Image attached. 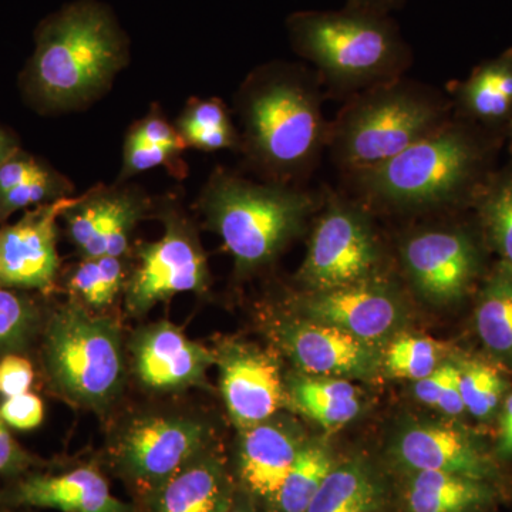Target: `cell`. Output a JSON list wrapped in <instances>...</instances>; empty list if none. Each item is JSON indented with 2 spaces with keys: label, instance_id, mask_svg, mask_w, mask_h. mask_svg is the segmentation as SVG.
Returning <instances> with one entry per match:
<instances>
[{
  "label": "cell",
  "instance_id": "cell-7",
  "mask_svg": "<svg viewBox=\"0 0 512 512\" xmlns=\"http://www.w3.org/2000/svg\"><path fill=\"white\" fill-rule=\"evenodd\" d=\"M43 330V367L53 390L84 409H107L126 379L119 323L72 301Z\"/></svg>",
  "mask_w": 512,
  "mask_h": 512
},
{
  "label": "cell",
  "instance_id": "cell-11",
  "mask_svg": "<svg viewBox=\"0 0 512 512\" xmlns=\"http://www.w3.org/2000/svg\"><path fill=\"white\" fill-rule=\"evenodd\" d=\"M210 437L208 427L191 417H144L124 431L114 458L124 476L148 494L208 450Z\"/></svg>",
  "mask_w": 512,
  "mask_h": 512
},
{
  "label": "cell",
  "instance_id": "cell-15",
  "mask_svg": "<svg viewBox=\"0 0 512 512\" xmlns=\"http://www.w3.org/2000/svg\"><path fill=\"white\" fill-rule=\"evenodd\" d=\"M130 353L138 382L158 393L207 386L208 370L217 363V353L167 320L138 330Z\"/></svg>",
  "mask_w": 512,
  "mask_h": 512
},
{
  "label": "cell",
  "instance_id": "cell-21",
  "mask_svg": "<svg viewBox=\"0 0 512 512\" xmlns=\"http://www.w3.org/2000/svg\"><path fill=\"white\" fill-rule=\"evenodd\" d=\"M228 501L224 467L210 448L147 494L148 512H220Z\"/></svg>",
  "mask_w": 512,
  "mask_h": 512
},
{
  "label": "cell",
  "instance_id": "cell-42",
  "mask_svg": "<svg viewBox=\"0 0 512 512\" xmlns=\"http://www.w3.org/2000/svg\"><path fill=\"white\" fill-rule=\"evenodd\" d=\"M406 0H346V6L369 10V12L392 15L393 10L402 8Z\"/></svg>",
  "mask_w": 512,
  "mask_h": 512
},
{
  "label": "cell",
  "instance_id": "cell-1",
  "mask_svg": "<svg viewBox=\"0 0 512 512\" xmlns=\"http://www.w3.org/2000/svg\"><path fill=\"white\" fill-rule=\"evenodd\" d=\"M328 99L312 67L271 62L255 67L234 97L241 150L269 183L303 185L328 148Z\"/></svg>",
  "mask_w": 512,
  "mask_h": 512
},
{
  "label": "cell",
  "instance_id": "cell-12",
  "mask_svg": "<svg viewBox=\"0 0 512 512\" xmlns=\"http://www.w3.org/2000/svg\"><path fill=\"white\" fill-rule=\"evenodd\" d=\"M295 309L302 318L335 326L375 348L392 340L406 318L402 292L387 274L332 291H305Z\"/></svg>",
  "mask_w": 512,
  "mask_h": 512
},
{
  "label": "cell",
  "instance_id": "cell-3",
  "mask_svg": "<svg viewBox=\"0 0 512 512\" xmlns=\"http://www.w3.org/2000/svg\"><path fill=\"white\" fill-rule=\"evenodd\" d=\"M484 147L460 121L451 119L396 157L342 174V190L373 212L429 215L476 201Z\"/></svg>",
  "mask_w": 512,
  "mask_h": 512
},
{
  "label": "cell",
  "instance_id": "cell-37",
  "mask_svg": "<svg viewBox=\"0 0 512 512\" xmlns=\"http://www.w3.org/2000/svg\"><path fill=\"white\" fill-rule=\"evenodd\" d=\"M0 416L12 429L29 431L42 424L45 404L37 394L28 392L8 397L0 403Z\"/></svg>",
  "mask_w": 512,
  "mask_h": 512
},
{
  "label": "cell",
  "instance_id": "cell-8",
  "mask_svg": "<svg viewBox=\"0 0 512 512\" xmlns=\"http://www.w3.org/2000/svg\"><path fill=\"white\" fill-rule=\"evenodd\" d=\"M320 191L308 251L296 274L303 291H332L386 275L375 212L346 191Z\"/></svg>",
  "mask_w": 512,
  "mask_h": 512
},
{
  "label": "cell",
  "instance_id": "cell-10",
  "mask_svg": "<svg viewBox=\"0 0 512 512\" xmlns=\"http://www.w3.org/2000/svg\"><path fill=\"white\" fill-rule=\"evenodd\" d=\"M397 254L413 291L433 305L460 302L480 274V248L460 225L410 229L400 238Z\"/></svg>",
  "mask_w": 512,
  "mask_h": 512
},
{
  "label": "cell",
  "instance_id": "cell-25",
  "mask_svg": "<svg viewBox=\"0 0 512 512\" xmlns=\"http://www.w3.org/2000/svg\"><path fill=\"white\" fill-rule=\"evenodd\" d=\"M476 329L484 348L512 367V265L501 259L478 296Z\"/></svg>",
  "mask_w": 512,
  "mask_h": 512
},
{
  "label": "cell",
  "instance_id": "cell-5",
  "mask_svg": "<svg viewBox=\"0 0 512 512\" xmlns=\"http://www.w3.org/2000/svg\"><path fill=\"white\" fill-rule=\"evenodd\" d=\"M322 191L305 185L255 183L227 168H214L197 208L234 258L237 275L265 268L305 231Z\"/></svg>",
  "mask_w": 512,
  "mask_h": 512
},
{
  "label": "cell",
  "instance_id": "cell-23",
  "mask_svg": "<svg viewBox=\"0 0 512 512\" xmlns=\"http://www.w3.org/2000/svg\"><path fill=\"white\" fill-rule=\"evenodd\" d=\"M451 109L470 119L495 124L512 114V50L478 66L463 83L451 87Z\"/></svg>",
  "mask_w": 512,
  "mask_h": 512
},
{
  "label": "cell",
  "instance_id": "cell-2",
  "mask_svg": "<svg viewBox=\"0 0 512 512\" xmlns=\"http://www.w3.org/2000/svg\"><path fill=\"white\" fill-rule=\"evenodd\" d=\"M128 57L127 36L113 12L97 0H76L36 29L20 92L40 114L80 109L110 89Z\"/></svg>",
  "mask_w": 512,
  "mask_h": 512
},
{
  "label": "cell",
  "instance_id": "cell-20",
  "mask_svg": "<svg viewBox=\"0 0 512 512\" xmlns=\"http://www.w3.org/2000/svg\"><path fill=\"white\" fill-rule=\"evenodd\" d=\"M302 446L284 424L268 420L245 429L239 444V476L249 493L274 504Z\"/></svg>",
  "mask_w": 512,
  "mask_h": 512
},
{
  "label": "cell",
  "instance_id": "cell-28",
  "mask_svg": "<svg viewBox=\"0 0 512 512\" xmlns=\"http://www.w3.org/2000/svg\"><path fill=\"white\" fill-rule=\"evenodd\" d=\"M382 490L363 464L348 463L333 468L306 512H373Z\"/></svg>",
  "mask_w": 512,
  "mask_h": 512
},
{
  "label": "cell",
  "instance_id": "cell-33",
  "mask_svg": "<svg viewBox=\"0 0 512 512\" xmlns=\"http://www.w3.org/2000/svg\"><path fill=\"white\" fill-rule=\"evenodd\" d=\"M454 365L466 412L477 419H487L497 410L507 383L493 366L481 360L461 359Z\"/></svg>",
  "mask_w": 512,
  "mask_h": 512
},
{
  "label": "cell",
  "instance_id": "cell-18",
  "mask_svg": "<svg viewBox=\"0 0 512 512\" xmlns=\"http://www.w3.org/2000/svg\"><path fill=\"white\" fill-rule=\"evenodd\" d=\"M396 460L407 470L441 471L493 484L498 467L467 431L446 424L406 427L393 446Z\"/></svg>",
  "mask_w": 512,
  "mask_h": 512
},
{
  "label": "cell",
  "instance_id": "cell-36",
  "mask_svg": "<svg viewBox=\"0 0 512 512\" xmlns=\"http://www.w3.org/2000/svg\"><path fill=\"white\" fill-rule=\"evenodd\" d=\"M128 138L153 146L174 148L185 151L187 144L178 133L177 128L170 124L158 104H153L143 119L136 121L127 133Z\"/></svg>",
  "mask_w": 512,
  "mask_h": 512
},
{
  "label": "cell",
  "instance_id": "cell-40",
  "mask_svg": "<svg viewBox=\"0 0 512 512\" xmlns=\"http://www.w3.org/2000/svg\"><path fill=\"white\" fill-rule=\"evenodd\" d=\"M454 370H456L454 363H446V365L437 367L431 375L424 377L419 382H414V393H416L417 399L427 406L437 407L441 394L446 389Z\"/></svg>",
  "mask_w": 512,
  "mask_h": 512
},
{
  "label": "cell",
  "instance_id": "cell-29",
  "mask_svg": "<svg viewBox=\"0 0 512 512\" xmlns=\"http://www.w3.org/2000/svg\"><path fill=\"white\" fill-rule=\"evenodd\" d=\"M333 468L335 463L328 448L319 444L302 446L276 494V510L306 512Z\"/></svg>",
  "mask_w": 512,
  "mask_h": 512
},
{
  "label": "cell",
  "instance_id": "cell-17",
  "mask_svg": "<svg viewBox=\"0 0 512 512\" xmlns=\"http://www.w3.org/2000/svg\"><path fill=\"white\" fill-rule=\"evenodd\" d=\"M222 399L242 430L271 420L286 402L274 356L249 345H227L217 353Z\"/></svg>",
  "mask_w": 512,
  "mask_h": 512
},
{
  "label": "cell",
  "instance_id": "cell-44",
  "mask_svg": "<svg viewBox=\"0 0 512 512\" xmlns=\"http://www.w3.org/2000/svg\"><path fill=\"white\" fill-rule=\"evenodd\" d=\"M510 434H512V394L505 402L503 419H501L500 439H504Z\"/></svg>",
  "mask_w": 512,
  "mask_h": 512
},
{
  "label": "cell",
  "instance_id": "cell-4",
  "mask_svg": "<svg viewBox=\"0 0 512 512\" xmlns=\"http://www.w3.org/2000/svg\"><path fill=\"white\" fill-rule=\"evenodd\" d=\"M292 49L311 64L326 96L346 101L393 82L413 64V50L392 15L343 6L299 10L286 19Z\"/></svg>",
  "mask_w": 512,
  "mask_h": 512
},
{
  "label": "cell",
  "instance_id": "cell-6",
  "mask_svg": "<svg viewBox=\"0 0 512 512\" xmlns=\"http://www.w3.org/2000/svg\"><path fill=\"white\" fill-rule=\"evenodd\" d=\"M451 120V101L429 84H380L345 101L330 121L326 153L340 173L366 170L396 157Z\"/></svg>",
  "mask_w": 512,
  "mask_h": 512
},
{
  "label": "cell",
  "instance_id": "cell-24",
  "mask_svg": "<svg viewBox=\"0 0 512 512\" xmlns=\"http://www.w3.org/2000/svg\"><path fill=\"white\" fill-rule=\"evenodd\" d=\"M286 399L296 412L329 430L345 426L360 412L355 386L335 377H296L288 384Z\"/></svg>",
  "mask_w": 512,
  "mask_h": 512
},
{
  "label": "cell",
  "instance_id": "cell-9",
  "mask_svg": "<svg viewBox=\"0 0 512 512\" xmlns=\"http://www.w3.org/2000/svg\"><path fill=\"white\" fill-rule=\"evenodd\" d=\"M160 215L163 237L137 244L136 265L124 286L126 308L133 316L150 312L157 303L178 293H201L210 286L207 256L192 222L173 201L165 202Z\"/></svg>",
  "mask_w": 512,
  "mask_h": 512
},
{
  "label": "cell",
  "instance_id": "cell-31",
  "mask_svg": "<svg viewBox=\"0 0 512 512\" xmlns=\"http://www.w3.org/2000/svg\"><path fill=\"white\" fill-rule=\"evenodd\" d=\"M42 329V311L28 292L0 288V356L28 348Z\"/></svg>",
  "mask_w": 512,
  "mask_h": 512
},
{
  "label": "cell",
  "instance_id": "cell-16",
  "mask_svg": "<svg viewBox=\"0 0 512 512\" xmlns=\"http://www.w3.org/2000/svg\"><path fill=\"white\" fill-rule=\"evenodd\" d=\"M282 320L276 339L306 375L335 379H370L382 365L375 346L362 342L335 326L323 325L298 315Z\"/></svg>",
  "mask_w": 512,
  "mask_h": 512
},
{
  "label": "cell",
  "instance_id": "cell-34",
  "mask_svg": "<svg viewBox=\"0 0 512 512\" xmlns=\"http://www.w3.org/2000/svg\"><path fill=\"white\" fill-rule=\"evenodd\" d=\"M443 348L430 338L396 335L390 340L383 365L387 373L399 379L419 382L440 366Z\"/></svg>",
  "mask_w": 512,
  "mask_h": 512
},
{
  "label": "cell",
  "instance_id": "cell-19",
  "mask_svg": "<svg viewBox=\"0 0 512 512\" xmlns=\"http://www.w3.org/2000/svg\"><path fill=\"white\" fill-rule=\"evenodd\" d=\"M12 503L62 512H130L93 467L74 468L55 476H30L16 485Z\"/></svg>",
  "mask_w": 512,
  "mask_h": 512
},
{
  "label": "cell",
  "instance_id": "cell-13",
  "mask_svg": "<svg viewBox=\"0 0 512 512\" xmlns=\"http://www.w3.org/2000/svg\"><path fill=\"white\" fill-rule=\"evenodd\" d=\"M151 208L147 192L136 185L99 184L76 197L60 220L80 258H126L131 235Z\"/></svg>",
  "mask_w": 512,
  "mask_h": 512
},
{
  "label": "cell",
  "instance_id": "cell-46",
  "mask_svg": "<svg viewBox=\"0 0 512 512\" xmlns=\"http://www.w3.org/2000/svg\"><path fill=\"white\" fill-rule=\"evenodd\" d=\"M220 512H248V511L244 510V508L232 507V505L229 504V501H228L227 505H225V507L222 508V510Z\"/></svg>",
  "mask_w": 512,
  "mask_h": 512
},
{
  "label": "cell",
  "instance_id": "cell-41",
  "mask_svg": "<svg viewBox=\"0 0 512 512\" xmlns=\"http://www.w3.org/2000/svg\"><path fill=\"white\" fill-rule=\"evenodd\" d=\"M437 409L450 417L460 416V414L466 412L463 397H461L460 384H458L457 367L456 370H454L453 376L448 380L446 389H444L443 394H441Z\"/></svg>",
  "mask_w": 512,
  "mask_h": 512
},
{
  "label": "cell",
  "instance_id": "cell-43",
  "mask_svg": "<svg viewBox=\"0 0 512 512\" xmlns=\"http://www.w3.org/2000/svg\"><path fill=\"white\" fill-rule=\"evenodd\" d=\"M20 148V141L13 131L0 124V163L12 156Z\"/></svg>",
  "mask_w": 512,
  "mask_h": 512
},
{
  "label": "cell",
  "instance_id": "cell-32",
  "mask_svg": "<svg viewBox=\"0 0 512 512\" xmlns=\"http://www.w3.org/2000/svg\"><path fill=\"white\" fill-rule=\"evenodd\" d=\"M73 192L72 181L45 161L39 170L0 197V222L25 208L73 197Z\"/></svg>",
  "mask_w": 512,
  "mask_h": 512
},
{
  "label": "cell",
  "instance_id": "cell-38",
  "mask_svg": "<svg viewBox=\"0 0 512 512\" xmlns=\"http://www.w3.org/2000/svg\"><path fill=\"white\" fill-rule=\"evenodd\" d=\"M35 382L32 362L19 353L0 356V396L3 399L28 393Z\"/></svg>",
  "mask_w": 512,
  "mask_h": 512
},
{
  "label": "cell",
  "instance_id": "cell-35",
  "mask_svg": "<svg viewBox=\"0 0 512 512\" xmlns=\"http://www.w3.org/2000/svg\"><path fill=\"white\" fill-rule=\"evenodd\" d=\"M183 153L184 151L174 150V148L153 146V144L140 143L126 137L123 147V164H121L116 183H128V180L136 175L157 167H165L173 177L183 180L188 174Z\"/></svg>",
  "mask_w": 512,
  "mask_h": 512
},
{
  "label": "cell",
  "instance_id": "cell-30",
  "mask_svg": "<svg viewBox=\"0 0 512 512\" xmlns=\"http://www.w3.org/2000/svg\"><path fill=\"white\" fill-rule=\"evenodd\" d=\"M476 204L485 237L501 259L512 265V168L488 180Z\"/></svg>",
  "mask_w": 512,
  "mask_h": 512
},
{
  "label": "cell",
  "instance_id": "cell-26",
  "mask_svg": "<svg viewBox=\"0 0 512 512\" xmlns=\"http://www.w3.org/2000/svg\"><path fill=\"white\" fill-rule=\"evenodd\" d=\"M187 148L215 153L241 150V134L227 104L218 97L191 99L175 121Z\"/></svg>",
  "mask_w": 512,
  "mask_h": 512
},
{
  "label": "cell",
  "instance_id": "cell-27",
  "mask_svg": "<svg viewBox=\"0 0 512 512\" xmlns=\"http://www.w3.org/2000/svg\"><path fill=\"white\" fill-rule=\"evenodd\" d=\"M128 272L124 258H83L67 274L66 288L74 302L89 311L101 313L107 311L124 293Z\"/></svg>",
  "mask_w": 512,
  "mask_h": 512
},
{
  "label": "cell",
  "instance_id": "cell-22",
  "mask_svg": "<svg viewBox=\"0 0 512 512\" xmlns=\"http://www.w3.org/2000/svg\"><path fill=\"white\" fill-rule=\"evenodd\" d=\"M494 500L493 484L441 471H414L404 488L407 512H478Z\"/></svg>",
  "mask_w": 512,
  "mask_h": 512
},
{
  "label": "cell",
  "instance_id": "cell-47",
  "mask_svg": "<svg viewBox=\"0 0 512 512\" xmlns=\"http://www.w3.org/2000/svg\"><path fill=\"white\" fill-rule=\"evenodd\" d=\"M510 136L512 138V121H511V124H510Z\"/></svg>",
  "mask_w": 512,
  "mask_h": 512
},
{
  "label": "cell",
  "instance_id": "cell-45",
  "mask_svg": "<svg viewBox=\"0 0 512 512\" xmlns=\"http://www.w3.org/2000/svg\"><path fill=\"white\" fill-rule=\"evenodd\" d=\"M498 454H500L501 457L512 456V434L504 437V439H500V443H498Z\"/></svg>",
  "mask_w": 512,
  "mask_h": 512
},
{
  "label": "cell",
  "instance_id": "cell-39",
  "mask_svg": "<svg viewBox=\"0 0 512 512\" xmlns=\"http://www.w3.org/2000/svg\"><path fill=\"white\" fill-rule=\"evenodd\" d=\"M35 460L19 446L9 426L0 416V476H18L33 466Z\"/></svg>",
  "mask_w": 512,
  "mask_h": 512
},
{
  "label": "cell",
  "instance_id": "cell-14",
  "mask_svg": "<svg viewBox=\"0 0 512 512\" xmlns=\"http://www.w3.org/2000/svg\"><path fill=\"white\" fill-rule=\"evenodd\" d=\"M76 197L39 205L0 228V288L47 293L60 271L59 222Z\"/></svg>",
  "mask_w": 512,
  "mask_h": 512
}]
</instances>
